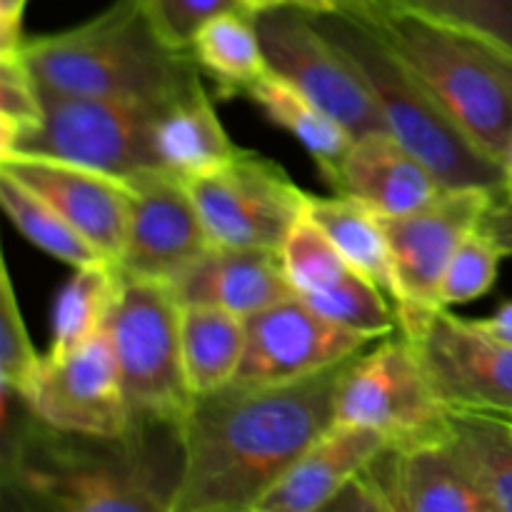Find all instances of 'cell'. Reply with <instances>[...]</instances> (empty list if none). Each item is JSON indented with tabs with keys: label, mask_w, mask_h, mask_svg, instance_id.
I'll use <instances>...</instances> for the list:
<instances>
[{
	"label": "cell",
	"mask_w": 512,
	"mask_h": 512,
	"mask_svg": "<svg viewBox=\"0 0 512 512\" xmlns=\"http://www.w3.org/2000/svg\"><path fill=\"white\" fill-rule=\"evenodd\" d=\"M28 0H0V53L23 50V13Z\"/></svg>",
	"instance_id": "obj_36"
},
{
	"label": "cell",
	"mask_w": 512,
	"mask_h": 512,
	"mask_svg": "<svg viewBox=\"0 0 512 512\" xmlns=\"http://www.w3.org/2000/svg\"><path fill=\"white\" fill-rule=\"evenodd\" d=\"M343 13L413 15L468 30L512 53V0H350Z\"/></svg>",
	"instance_id": "obj_30"
},
{
	"label": "cell",
	"mask_w": 512,
	"mask_h": 512,
	"mask_svg": "<svg viewBox=\"0 0 512 512\" xmlns=\"http://www.w3.org/2000/svg\"><path fill=\"white\" fill-rule=\"evenodd\" d=\"M43 118V93L18 53H0V150Z\"/></svg>",
	"instance_id": "obj_33"
},
{
	"label": "cell",
	"mask_w": 512,
	"mask_h": 512,
	"mask_svg": "<svg viewBox=\"0 0 512 512\" xmlns=\"http://www.w3.org/2000/svg\"><path fill=\"white\" fill-rule=\"evenodd\" d=\"M0 170L53 205L98 250L105 263L118 268L133 205V195L123 178L43 155H8L0 158Z\"/></svg>",
	"instance_id": "obj_17"
},
{
	"label": "cell",
	"mask_w": 512,
	"mask_h": 512,
	"mask_svg": "<svg viewBox=\"0 0 512 512\" xmlns=\"http://www.w3.org/2000/svg\"><path fill=\"white\" fill-rule=\"evenodd\" d=\"M295 295L333 323L383 340L398 333V315L370 280L355 273L305 208L280 248Z\"/></svg>",
	"instance_id": "obj_16"
},
{
	"label": "cell",
	"mask_w": 512,
	"mask_h": 512,
	"mask_svg": "<svg viewBox=\"0 0 512 512\" xmlns=\"http://www.w3.org/2000/svg\"><path fill=\"white\" fill-rule=\"evenodd\" d=\"M503 258V250L488 235L480 233V228H475L460 243V248L455 250L448 268H445L443 283H440V303H443V308L473 303V300L483 298L493 288Z\"/></svg>",
	"instance_id": "obj_32"
},
{
	"label": "cell",
	"mask_w": 512,
	"mask_h": 512,
	"mask_svg": "<svg viewBox=\"0 0 512 512\" xmlns=\"http://www.w3.org/2000/svg\"><path fill=\"white\" fill-rule=\"evenodd\" d=\"M435 395L453 413H490L512 418V345L438 310L413 340Z\"/></svg>",
	"instance_id": "obj_15"
},
{
	"label": "cell",
	"mask_w": 512,
	"mask_h": 512,
	"mask_svg": "<svg viewBox=\"0 0 512 512\" xmlns=\"http://www.w3.org/2000/svg\"><path fill=\"white\" fill-rule=\"evenodd\" d=\"M135 430H178L195 395L180 350V303L170 283L123 278L105 323Z\"/></svg>",
	"instance_id": "obj_6"
},
{
	"label": "cell",
	"mask_w": 512,
	"mask_h": 512,
	"mask_svg": "<svg viewBox=\"0 0 512 512\" xmlns=\"http://www.w3.org/2000/svg\"><path fill=\"white\" fill-rule=\"evenodd\" d=\"M358 18L420 75L463 133L503 163L512 140V53L468 30L413 15Z\"/></svg>",
	"instance_id": "obj_4"
},
{
	"label": "cell",
	"mask_w": 512,
	"mask_h": 512,
	"mask_svg": "<svg viewBox=\"0 0 512 512\" xmlns=\"http://www.w3.org/2000/svg\"><path fill=\"white\" fill-rule=\"evenodd\" d=\"M155 158L158 168L195 180L228 165L243 148L233 143L223 120L215 113V103L200 85L195 93L175 100L155 125Z\"/></svg>",
	"instance_id": "obj_22"
},
{
	"label": "cell",
	"mask_w": 512,
	"mask_h": 512,
	"mask_svg": "<svg viewBox=\"0 0 512 512\" xmlns=\"http://www.w3.org/2000/svg\"><path fill=\"white\" fill-rule=\"evenodd\" d=\"M188 188L210 245L280 250L308 208V193L255 150L188 180Z\"/></svg>",
	"instance_id": "obj_11"
},
{
	"label": "cell",
	"mask_w": 512,
	"mask_h": 512,
	"mask_svg": "<svg viewBox=\"0 0 512 512\" xmlns=\"http://www.w3.org/2000/svg\"><path fill=\"white\" fill-rule=\"evenodd\" d=\"M268 68L333 115L353 138L388 130L368 83L353 60L295 5L255 13Z\"/></svg>",
	"instance_id": "obj_9"
},
{
	"label": "cell",
	"mask_w": 512,
	"mask_h": 512,
	"mask_svg": "<svg viewBox=\"0 0 512 512\" xmlns=\"http://www.w3.org/2000/svg\"><path fill=\"white\" fill-rule=\"evenodd\" d=\"M40 425V423H38ZM5 453V485H15L38 508L63 512H170L173 483H160L140 458V435L120 453L63 448L55 430L40 425Z\"/></svg>",
	"instance_id": "obj_5"
},
{
	"label": "cell",
	"mask_w": 512,
	"mask_h": 512,
	"mask_svg": "<svg viewBox=\"0 0 512 512\" xmlns=\"http://www.w3.org/2000/svg\"><path fill=\"white\" fill-rule=\"evenodd\" d=\"M180 350L193 395H208L235 380L245 353V320L210 305H180Z\"/></svg>",
	"instance_id": "obj_26"
},
{
	"label": "cell",
	"mask_w": 512,
	"mask_h": 512,
	"mask_svg": "<svg viewBox=\"0 0 512 512\" xmlns=\"http://www.w3.org/2000/svg\"><path fill=\"white\" fill-rule=\"evenodd\" d=\"M173 103L43 93V118L20 133L0 158L43 155L128 178L158 168L155 125Z\"/></svg>",
	"instance_id": "obj_7"
},
{
	"label": "cell",
	"mask_w": 512,
	"mask_h": 512,
	"mask_svg": "<svg viewBox=\"0 0 512 512\" xmlns=\"http://www.w3.org/2000/svg\"><path fill=\"white\" fill-rule=\"evenodd\" d=\"M20 403L35 423L60 435L88 440H128L140 435L130 418L118 363L105 328L73 353H45Z\"/></svg>",
	"instance_id": "obj_12"
},
{
	"label": "cell",
	"mask_w": 512,
	"mask_h": 512,
	"mask_svg": "<svg viewBox=\"0 0 512 512\" xmlns=\"http://www.w3.org/2000/svg\"><path fill=\"white\" fill-rule=\"evenodd\" d=\"M310 15L360 70L388 133L418 155L445 188L508 193L503 163L483 153L463 133L420 75L363 18L350 13Z\"/></svg>",
	"instance_id": "obj_3"
},
{
	"label": "cell",
	"mask_w": 512,
	"mask_h": 512,
	"mask_svg": "<svg viewBox=\"0 0 512 512\" xmlns=\"http://www.w3.org/2000/svg\"><path fill=\"white\" fill-rule=\"evenodd\" d=\"M308 215L328 233L350 268L375 285L398 308V280L380 215L350 195L308 193Z\"/></svg>",
	"instance_id": "obj_24"
},
{
	"label": "cell",
	"mask_w": 512,
	"mask_h": 512,
	"mask_svg": "<svg viewBox=\"0 0 512 512\" xmlns=\"http://www.w3.org/2000/svg\"><path fill=\"white\" fill-rule=\"evenodd\" d=\"M388 512H493L448 433L415 443H390L365 468Z\"/></svg>",
	"instance_id": "obj_18"
},
{
	"label": "cell",
	"mask_w": 512,
	"mask_h": 512,
	"mask_svg": "<svg viewBox=\"0 0 512 512\" xmlns=\"http://www.w3.org/2000/svg\"><path fill=\"white\" fill-rule=\"evenodd\" d=\"M118 290L120 273L115 265L95 263L75 268L73 278L55 298L48 355L60 358L95 338L108 323Z\"/></svg>",
	"instance_id": "obj_28"
},
{
	"label": "cell",
	"mask_w": 512,
	"mask_h": 512,
	"mask_svg": "<svg viewBox=\"0 0 512 512\" xmlns=\"http://www.w3.org/2000/svg\"><path fill=\"white\" fill-rule=\"evenodd\" d=\"M448 438L493 512H512V418L450 410Z\"/></svg>",
	"instance_id": "obj_27"
},
{
	"label": "cell",
	"mask_w": 512,
	"mask_h": 512,
	"mask_svg": "<svg viewBox=\"0 0 512 512\" xmlns=\"http://www.w3.org/2000/svg\"><path fill=\"white\" fill-rule=\"evenodd\" d=\"M40 363H43V355L33 348L13 280H10V270L3 263V270H0V383H3V393L20 398L33 375L38 373Z\"/></svg>",
	"instance_id": "obj_31"
},
{
	"label": "cell",
	"mask_w": 512,
	"mask_h": 512,
	"mask_svg": "<svg viewBox=\"0 0 512 512\" xmlns=\"http://www.w3.org/2000/svg\"><path fill=\"white\" fill-rule=\"evenodd\" d=\"M503 170H505V190H508V195H512V140H510L508 150H505Z\"/></svg>",
	"instance_id": "obj_40"
},
{
	"label": "cell",
	"mask_w": 512,
	"mask_h": 512,
	"mask_svg": "<svg viewBox=\"0 0 512 512\" xmlns=\"http://www.w3.org/2000/svg\"><path fill=\"white\" fill-rule=\"evenodd\" d=\"M388 445V435L365 425H330L268 490L255 512L325 510Z\"/></svg>",
	"instance_id": "obj_20"
},
{
	"label": "cell",
	"mask_w": 512,
	"mask_h": 512,
	"mask_svg": "<svg viewBox=\"0 0 512 512\" xmlns=\"http://www.w3.org/2000/svg\"><path fill=\"white\" fill-rule=\"evenodd\" d=\"M350 360L293 383H230L195 395L175 430L170 512H255L290 465L335 425V390Z\"/></svg>",
	"instance_id": "obj_1"
},
{
	"label": "cell",
	"mask_w": 512,
	"mask_h": 512,
	"mask_svg": "<svg viewBox=\"0 0 512 512\" xmlns=\"http://www.w3.org/2000/svg\"><path fill=\"white\" fill-rule=\"evenodd\" d=\"M123 180L133 205L118 273L173 285L210 248L188 183L160 168L140 170Z\"/></svg>",
	"instance_id": "obj_14"
},
{
	"label": "cell",
	"mask_w": 512,
	"mask_h": 512,
	"mask_svg": "<svg viewBox=\"0 0 512 512\" xmlns=\"http://www.w3.org/2000/svg\"><path fill=\"white\" fill-rule=\"evenodd\" d=\"M190 58L215 83L220 98L248 95L268 73L253 10H228L200 28L190 43Z\"/></svg>",
	"instance_id": "obj_25"
},
{
	"label": "cell",
	"mask_w": 512,
	"mask_h": 512,
	"mask_svg": "<svg viewBox=\"0 0 512 512\" xmlns=\"http://www.w3.org/2000/svg\"><path fill=\"white\" fill-rule=\"evenodd\" d=\"M285 3L308 10V13H343L348 10L350 0H285Z\"/></svg>",
	"instance_id": "obj_38"
},
{
	"label": "cell",
	"mask_w": 512,
	"mask_h": 512,
	"mask_svg": "<svg viewBox=\"0 0 512 512\" xmlns=\"http://www.w3.org/2000/svg\"><path fill=\"white\" fill-rule=\"evenodd\" d=\"M495 198L498 193L483 188H448L415 213L400 218L380 215L400 293L395 308L398 333L405 338H420L435 313L443 310L440 283L445 268Z\"/></svg>",
	"instance_id": "obj_10"
},
{
	"label": "cell",
	"mask_w": 512,
	"mask_h": 512,
	"mask_svg": "<svg viewBox=\"0 0 512 512\" xmlns=\"http://www.w3.org/2000/svg\"><path fill=\"white\" fill-rule=\"evenodd\" d=\"M40 93L175 103L203 85L190 53L165 45L138 0H113L75 28L25 40Z\"/></svg>",
	"instance_id": "obj_2"
},
{
	"label": "cell",
	"mask_w": 512,
	"mask_h": 512,
	"mask_svg": "<svg viewBox=\"0 0 512 512\" xmlns=\"http://www.w3.org/2000/svg\"><path fill=\"white\" fill-rule=\"evenodd\" d=\"M180 305H210L238 318L295 295L280 250L210 245L173 283Z\"/></svg>",
	"instance_id": "obj_19"
},
{
	"label": "cell",
	"mask_w": 512,
	"mask_h": 512,
	"mask_svg": "<svg viewBox=\"0 0 512 512\" xmlns=\"http://www.w3.org/2000/svg\"><path fill=\"white\" fill-rule=\"evenodd\" d=\"M445 190L418 155L380 130L353 140L333 193L350 195L383 218H400L430 205Z\"/></svg>",
	"instance_id": "obj_21"
},
{
	"label": "cell",
	"mask_w": 512,
	"mask_h": 512,
	"mask_svg": "<svg viewBox=\"0 0 512 512\" xmlns=\"http://www.w3.org/2000/svg\"><path fill=\"white\" fill-rule=\"evenodd\" d=\"M245 98L253 100L263 110L265 118L273 120L278 128L288 130L308 150V155L315 160V165H318L320 175H323L325 185L330 190L338 185L340 168H343V160L355 138L333 115L325 113L320 105L305 98L300 90L285 83L273 70H268L248 90Z\"/></svg>",
	"instance_id": "obj_23"
},
{
	"label": "cell",
	"mask_w": 512,
	"mask_h": 512,
	"mask_svg": "<svg viewBox=\"0 0 512 512\" xmlns=\"http://www.w3.org/2000/svg\"><path fill=\"white\" fill-rule=\"evenodd\" d=\"M373 338L333 323L290 295L245 320V353L233 383H293L363 353Z\"/></svg>",
	"instance_id": "obj_13"
},
{
	"label": "cell",
	"mask_w": 512,
	"mask_h": 512,
	"mask_svg": "<svg viewBox=\"0 0 512 512\" xmlns=\"http://www.w3.org/2000/svg\"><path fill=\"white\" fill-rule=\"evenodd\" d=\"M240 3L248 10H253V13H260V10L275 8V5H285V0H240Z\"/></svg>",
	"instance_id": "obj_39"
},
{
	"label": "cell",
	"mask_w": 512,
	"mask_h": 512,
	"mask_svg": "<svg viewBox=\"0 0 512 512\" xmlns=\"http://www.w3.org/2000/svg\"><path fill=\"white\" fill-rule=\"evenodd\" d=\"M478 228L503 250V255H512V195H498L483 213Z\"/></svg>",
	"instance_id": "obj_35"
},
{
	"label": "cell",
	"mask_w": 512,
	"mask_h": 512,
	"mask_svg": "<svg viewBox=\"0 0 512 512\" xmlns=\"http://www.w3.org/2000/svg\"><path fill=\"white\" fill-rule=\"evenodd\" d=\"M0 203L18 233L60 263L70 268L105 263L98 250L53 205L5 170H0Z\"/></svg>",
	"instance_id": "obj_29"
},
{
	"label": "cell",
	"mask_w": 512,
	"mask_h": 512,
	"mask_svg": "<svg viewBox=\"0 0 512 512\" xmlns=\"http://www.w3.org/2000/svg\"><path fill=\"white\" fill-rule=\"evenodd\" d=\"M475 325H478L480 330H485L488 335H493V338L512 345V300L500 305L490 318L475 320Z\"/></svg>",
	"instance_id": "obj_37"
},
{
	"label": "cell",
	"mask_w": 512,
	"mask_h": 512,
	"mask_svg": "<svg viewBox=\"0 0 512 512\" xmlns=\"http://www.w3.org/2000/svg\"><path fill=\"white\" fill-rule=\"evenodd\" d=\"M145 18L165 45L188 53L190 43L208 20L228 10H248L240 0H138Z\"/></svg>",
	"instance_id": "obj_34"
},
{
	"label": "cell",
	"mask_w": 512,
	"mask_h": 512,
	"mask_svg": "<svg viewBox=\"0 0 512 512\" xmlns=\"http://www.w3.org/2000/svg\"><path fill=\"white\" fill-rule=\"evenodd\" d=\"M448 420L450 410L435 395L418 348L403 333L355 355L340 375L335 423L365 425L403 445L445 435Z\"/></svg>",
	"instance_id": "obj_8"
}]
</instances>
